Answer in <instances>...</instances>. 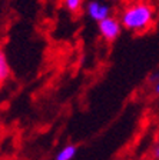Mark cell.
Here are the masks:
<instances>
[{
  "instance_id": "8992f818",
  "label": "cell",
  "mask_w": 159,
  "mask_h": 160,
  "mask_svg": "<svg viewBox=\"0 0 159 160\" xmlns=\"http://www.w3.org/2000/svg\"><path fill=\"white\" fill-rule=\"evenodd\" d=\"M65 6L70 10V12H77L82 6V0H65Z\"/></svg>"
},
{
  "instance_id": "6da1fadb",
  "label": "cell",
  "mask_w": 159,
  "mask_h": 160,
  "mask_svg": "<svg viewBox=\"0 0 159 160\" xmlns=\"http://www.w3.org/2000/svg\"><path fill=\"white\" fill-rule=\"evenodd\" d=\"M153 17H155L153 7L149 3L139 2L129 6L123 12L120 26L130 32H142L153 23Z\"/></svg>"
},
{
  "instance_id": "277c9868",
  "label": "cell",
  "mask_w": 159,
  "mask_h": 160,
  "mask_svg": "<svg viewBox=\"0 0 159 160\" xmlns=\"http://www.w3.org/2000/svg\"><path fill=\"white\" fill-rule=\"evenodd\" d=\"M77 154V146L75 144H66L59 150L55 156V160H73Z\"/></svg>"
},
{
  "instance_id": "52a82bcc",
  "label": "cell",
  "mask_w": 159,
  "mask_h": 160,
  "mask_svg": "<svg viewBox=\"0 0 159 160\" xmlns=\"http://www.w3.org/2000/svg\"><path fill=\"white\" fill-rule=\"evenodd\" d=\"M153 157H155V160L159 159V147H158V146L153 149Z\"/></svg>"
},
{
  "instance_id": "5b68a950",
  "label": "cell",
  "mask_w": 159,
  "mask_h": 160,
  "mask_svg": "<svg viewBox=\"0 0 159 160\" xmlns=\"http://www.w3.org/2000/svg\"><path fill=\"white\" fill-rule=\"evenodd\" d=\"M7 76H9V64H7L3 52L0 50V82H3Z\"/></svg>"
},
{
  "instance_id": "7a4b0ae2",
  "label": "cell",
  "mask_w": 159,
  "mask_h": 160,
  "mask_svg": "<svg viewBox=\"0 0 159 160\" xmlns=\"http://www.w3.org/2000/svg\"><path fill=\"white\" fill-rule=\"evenodd\" d=\"M120 22H118L113 17H106L102 22H99V32L106 40H115L118 39V36L120 34Z\"/></svg>"
},
{
  "instance_id": "3957f363",
  "label": "cell",
  "mask_w": 159,
  "mask_h": 160,
  "mask_svg": "<svg viewBox=\"0 0 159 160\" xmlns=\"http://www.w3.org/2000/svg\"><path fill=\"white\" fill-rule=\"evenodd\" d=\"M86 13L89 14V17L95 22H102L103 19L109 17V13H110V9L108 4H103L98 0H92L89 2L86 6Z\"/></svg>"
}]
</instances>
